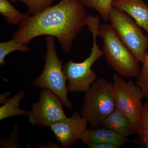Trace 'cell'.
Masks as SVG:
<instances>
[{"mask_svg":"<svg viewBox=\"0 0 148 148\" xmlns=\"http://www.w3.org/2000/svg\"><path fill=\"white\" fill-rule=\"evenodd\" d=\"M112 83L99 79L85 92L80 114L90 127H102L103 121L116 108Z\"/></svg>","mask_w":148,"mask_h":148,"instance_id":"cell-5","label":"cell"},{"mask_svg":"<svg viewBox=\"0 0 148 148\" xmlns=\"http://www.w3.org/2000/svg\"><path fill=\"white\" fill-rule=\"evenodd\" d=\"M98 36L103 40L106 61L122 77H136L140 73L139 60L122 42L111 24L99 25Z\"/></svg>","mask_w":148,"mask_h":148,"instance_id":"cell-3","label":"cell"},{"mask_svg":"<svg viewBox=\"0 0 148 148\" xmlns=\"http://www.w3.org/2000/svg\"><path fill=\"white\" fill-rule=\"evenodd\" d=\"M11 92L8 91L1 94L0 95V103L3 105L6 103L10 99L8 97L11 95Z\"/></svg>","mask_w":148,"mask_h":148,"instance_id":"cell-22","label":"cell"},{"mask_svg":"<svg viewBox=\"0 0 148 148\" xmlns=\"http://www.w3.org/2000/svg\"><path fill=\"white\" fill-rule=\"evenodd\" d=\"M62 101L51 90L42 89L38 102L32 103L28 120L34 126L43 127L51 125L67 118Z\"/></svg>","mask_w":148,"mask_h":148,"instance_id":"cell-8","label":"cell"},{"mask_svg":"<svg viewBox=\"0 0 148 148\" xmlns=\"http://www.w3.org/2000/svg\"><path fill=\"white\" fill-rule=\"evenodd\" d=\"M25 93L20 90L6 103L0 107V121L15 116H28L29 111L22 110L20 108V102L24 98Z\"/></svg>","mask_w":148,"mask_h":148,"instance_id":"cell-13","label":"cell"},{"mask_svg":"<svg viewBox=\"0 0 148 148\" xmlns=\"http://www.w3.org/2000/svg\"><path fill=\"white\" fill-rule=\"evenodd\" d=\"M142 63L143 66L137 77L135 84L141 88L145 97L148 98V51Z\"/></svg>","mask_w":148,"mask_h":148,"instance_id":"cell-17","label":"cell"},{"mask_svg":"<svg viewBox=\"0 0 148 148\" xmlns=\"http://www.w3.org/2000/svg\"><path fill=\"white\" fill-rule=\"evenodd\" d=\"M112 5L132 17L148 34V5L143 0H114Z\"/></svg>","mask_w":148,"mask_h":148,"instance_id":"cell-10","label":"cell"},{"mask_svg":"<svg viewBox=\"0 0 148 148\" xmlns=\"http://www.w3.org/2000/svg\"><path fill=\"white\" fill-rule=\"evenodd\" d=\"M31 49L27 45L22 44L16 41L13 39L0 43V65L5 66V58L11 52L14 51H20L27 53Z\"/></svg>","mask_w":148,"mask_h":148,"instance_id":"cell-16","label":"cell"},{"mask_svg":"<svg viewBox=\"0 0 148 148\" xmlns=\"http://www.w3.org/2000/svg\"><path fill=\"white\" fill-rule=\"evenodd\" d=\"M114 0H79L80 2L88 8L93 9L101 15L103 20H110Z\"/></svg>","mask_w":148,"mask_h":148,"instance_id":"cell-14","label":"cell"},{"mask_svg":"<svg viewBox=\"0 0 148 148\" xmlns=\"http://www.w3.org/2000/svg\"><path fill=\"white\" fill-rule=\"evenodd\" d=\"M9 0H0V14L9 24H20L25 14L21 13L11 4Z\"/></svg>","mask_w":148,"mask_h":148,"instance_id":"cell-15","label":"cell"},{"mask_svg":"<svg viewBox=\"0 0 148 148\" xmlns=\"http://www.w3.org/2000/svg\"><path fill=\"white\" fill-rule=\"evenodd\" d=\"M100 20L98 16H94L91 14L88 16L86 26L92 34L93 38V45L89 56L80 63L70 60L63 65L69 92H85L97 79L96 74L91 68L104 55L103 50L97 43Z\"/></svg>","mask_w":148,"mask_h":148,"instance_id":"cell-2","label":"cell"},{"mask_svg":"<svg viewBox=\"0 0 148 148\" xmlns=\"http://www.w3.org/2000/svg\"><path fill=\"white\" fill-rule=\"evenodd\" d=\"M87 146L89 148H119L115 145L106 143H92Z\"/></svg>","mask_w":148,"mask_h":148,"instance_id":"cell-21","label":"cell"},{"mask_svg":"<svg viewBox=\"0 0 148 148\" xmlns=\"http://www.w3.org/2000/svg\"><path fill=\"white\" fill-rule=\"evenodd\" d=\"M87 124L79 112L76 111L71 116L56 123L49 127L61 147L69 148L80 140L87 129Z\"/></svg>","mask_w":148,"mask_h":148,"instance_id":"cell-9","label":"cell"},{"mask_svg":"<svg viewBox=\"0 0 148 148\" xmlns=\"http://www.w3.org/2000/svg\"><path fill=\"white\" fill-rule=\"evenodd\" d=\"M31 14L28 11L25 13L12 38L25 45L36 37L51 36L57 38L62 50L70 53L75 38L87 26L86 10L79 0H61Z\"/></svg>","mask_w":148,"mask_h":148,"instance_id":"cell-1","label":"cell"},{"mask_svg":"<svg viewBox=\"0 0 148 148\" xmlns=\"http://www.w3.org/2000/svg\"><path fill=\"white\" fill-rule=\"evenodd\" d=\"M12 3H15L17 1H18V0H9Z\"/></svg>","mask_w":148,"mask_h":148,"instance_id":"cell-23","label":"cell"},{"mask_svg":"<svg viewBox=\"0 0 148 148\" xmlns=\"http://www.w3.org/2000/svg\"><path fill=\"white\" fill-rule=\"evenodd\" d=\"M102 127L112 130L125 138L137 134V130L131 122L116 108L103 121Z\"/></svg>","mask_w":148,"mask_h":148,"instance_id":"cell-12","label":"cell"},{"mask_svg":"<svg viewBox=\"0 0 148 148\" xmlns=\"http://www.w3.org/2000/svg\"><path fill=\"white\" fill-rule=\"evenodd\" d=\"M119 38L140 62H143L148 48V36L127 14L113 7L110 20Z\"/></svg>","mask_w":148,"mask_h":148,"instance_id":"cell-7","label":"cell"},{"mask_svg":"<svg viewBox=\"0 0 148 148\" xmlns=\"http://www.w3.org/2000/svg\"><path fill=\"white\" fill-rule=\"evenodd\" d=\"M112 79V89L116 107L138 131L143 110L142 100L145 97L143 91L132 79L127 82L117 74L113 75Z\"/></svg>","mask_w":148,"mask_h":148,"instance_id":"cell-6","label":"cell"},{"mask_svg":"<svg viewBox=\"0 0 148 148\" xmlns=\"http://www.w3.org/2000/svg\"><path fill=\"white\" fill-rule=\"evenodd\" d=\"M141 143L148 148V103L143 106L140 126L137 131Z\"/></svg>","mask_w":148,"mask_h":148,"instance_id":"cell-18","label":"cell"},{"mask_svg":"<svg viewBox=\"0 0 148 148\" xmlns=\"http://www.w3.org/2000/svg\"><path fill=\"white\" fill-rule=\"evenodd\" d=\"M80 140L86 145L92 143H106L112 144L119 148L130 142L127 138L103 127H89L84 132Z\"/></svg>","mask_w":148,"mask_h":148,"instance_id":"cell-11","label":"cell"},{"mask_svg":"<svg viewBox=\"0 0 148 148\" xmlns=\"http://www.w3.org/2000/svg\"><path fill=\"white\" fill-rule=\"evenodd\" d=\"M47 52L44 56L45 64L42 72L33 81L32 84L41 89H47L61 99L63 105L69 109L73 104L68 97L66 75L63 69V61L58 58L55 47V37L47 36Z\"/></svg>","mask_w":148,"mask_h":148,"instance_id":"cell-4","label":"cell"},{"mask_svg":"<svg viewBox=\"0 0 148 148\" xmlns=\"http://www.w3.org/2000/svg\"><path fill=\"white\" fill-rule=\"evenodd\" d=\"M19 131L18 125L15 123L11 131L9 138L6 139L3 137L1 138L0 148H20V145L18 140Z\"/></svg>","mask_w":148,"mask_h":148,"instance_id":"cell-20","label":"cell"},{"mask_svg":"<svg viewBox=\"0 0 148 148\" xmlns=\"http://www.w3.org/2000/svg\"><path fill=\"white\" fill-rule=\"evenodd\" d=\"M27 6L28 12L35 15L52 5L53 0H18Z\"/></svg>","mask_w":148,"mask_h":148,"instance_id":"cell-19","label":"cell"}]
</instances>
